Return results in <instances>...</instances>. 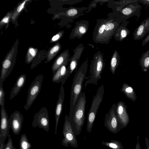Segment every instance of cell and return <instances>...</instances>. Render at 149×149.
I'll return each instance as SVG.
<instances>
[{"label":"cell","mask_w":149,"mask_h":149,"mask_svg":"<svg viewBox=\"0 0 149 149\" xmlns=\"http://www.w3.org/2000/svg\"><path fill=\"white\" fill-rule=\"evenodd\" d=\"M122 22L116 17L111 18L98 19L93 34L94 42L101 44H108Z\"/></svg>","instance_id":"cell-1"},{"label":"cell","mask_w":149,"mask_h":149,"mask_svg":"<svg viewBox=\"0 0 149 149\" xmlns=\"http://www.w3.org/2000/svg\"><path fill=\"white\" fill-rule=\"evenodd\" d=\"M88 66V60L86 59L74 75L72 84L70 101V118L74 114L78 98L82 93L83 85Z\"/></svg>","instance_id":"cell-2"},{"label":"cell","mask_w":149,"mask_h":149,"mask_svg":"<svg viewBox=\"0 0 149 149\" xmlns=\"http://www.w3.org/2000/svg\"><path fill=\"white\" fill-rule=\"evenodd\" d=\"M86 103L85 92L79 96L73 116L69 120L75 136L80 134L85 120V109Z\"/></svg>","instance_id":"cell-3"},{"label":"cell","mask_w":149,"mask_h":149,"mask_svg":"<svg viewBox=\"0 0 149 149\" xmlns=\"http://www.w3.org/2000/svg\"><path fill=\"white\" fill-rule=\"evenodd\" d=\"M105 61L103 54L100 50L94 55L90 65L89 75L88 79L85 82L84 88L87 85L92 84L96 85L101 78V74L104 70Z\"/></svg>","instance_id":"cell-4"},{"label":"cell","mask_w":149,"mask_h":149,"mask_svg":"<svg viewBox=\"0 0 149 149\" xmlns=\"http://www.w3.org/2000/svg\"><path fill=\"white\" fill-rule=\"evenodd\" d=\"M104 92V86L103 84L98 88L96 95L93 98L87 116L86 131L89 133H90L92 130L97 111L103 98Z\"/></svg>","instance_id":"cell-5"},{"label":"cell","mask_w":149,"mask_h":149,"mask_svg":"<svg viewBox=\"0 0 149 149\" xmlns=\"http://www.w3.org/2000/svg\"><path fill=\"white\" fill-rule=\"evenodd\" d=\"M44 76L37 75L31 84L28 89L26 104L24 106L26 111L31 107L40 91Z\"/></svg>","instance_id":"cell-6"},{"label":"cell","mask_w":149,"mask_h":149,"mask_svg":"<svg viewBox=\"0 0 149 149\" xmlns=\"http://www.w3.org/2000/svg\"><path fill=\"white\" fill-rule=\"evenodd\" d=\"M63 133L64 138L62 141V145L67 147L69 145L74 148L77 147L78 141L69 121V116L67 115L65 117Z\"/></svg>","instance_id":"cell-7"},{"label":"cell","mask_w":149,"mask_h":149,"mask_svg":"<svg viewBox=\"0 0 149 149\" xmlns=\"http://www.w3.org/2000/svg\"><path fill=\"white\" fill-rule=\"evenodd\" d=\"M116 103L112 105L108 112L105 115L104 125L110 132L116 134L122 129L116 111Z\"/></svg>","instance_id":"cell-8"},{"label":"cell","mask_w":149,"mask_h":149,"mask_svg":"<svg viewBox=\"0 0 149 149\" xmlns=\"http://www.w3.org/2000/svg\"><path fill=\"white\" fill-rule=\"evenodd\" d=\"M139 2L133 3L124 7L117 12L116 17L121 20L122 22L127 21L128 19L134 16L137 17L136 21L141 15V10L142 6L140 4Z\"/></svg>","instance_id":"cell-9"},{"label":"cell","mask_w":149,"mask_h":149,"mask_svg":"<svg viewBox=\"0 0 149 149\" xmlns=\"http://www.w3.org/2000/svg\"><path fill=\"white\" fill-rule=\"evenodd\" d=\"M49 119L48 110L45 107H42L34 116L32 123L33 128L38 127L48 132L49 129Z\"/></svg>","instance_id":"cell-10"},{"label":"cell","mask_w":149,"mask_h":149,"mask_svg":"<svg viewBox=\"0 0 149 149\" xmlns=\"http://www.w3.org/2000/svg\"><path fill=\"white\" fill-rule=\"evenodd\" d=\"M14 49L11 50L2 63L0 76V83H3L10 74L14 65L15 58L13 57Z\"/></svg>","instance_id":"cell-11"},{"label":"cell","mask_w":149,"mask_h":149,"mask_svg":"<svg viewBox=\"0 0 149 149\" xmlns=\"http://www.w3.org/2000/svg\"><path fill=\"white\" fill-rule=\"evenodd\" d=\"M1 113L0 143H4L5 140L9 134L10 121L5 107H1Z\"/></svg>","instance_id":"cell-12"},{"label":"cell","mask_w":149,"mask_h":149,"mask_svg":"<svg viewBox=\"0 0 149 149\" xmlns=\"http://www.w3.org/2000/svg\"><path fill=\"white\" fill-rule=\"evenodd\" d=\"M116 111L118 121L122 129L126 127L129 122V117L125 102L120 101L116 104Z\"/></svg>","instance_id":"cell-13"},{"label":"cell","mask_w":149,"mask_h":149,"mask_svg":"<svg viewBox=\"0 0 149 149\" xmlns=\"http://www.w3.org/2000/svg\"><path fill=\"white\" fill-rule=\"evenodd\" d=\"M10 128L13 133L15 135L19 134L20 132L24 118L21 113L17 111H15L10 116L9 118Z\"/></svg>","instance_id":"cell-14"},{"label":"cell","mask_w":149,"mask_h":149,"mask_svg":"<svg viewBox=\"0 0 149 149\" xmlns=\"http://www.w3.org/2000/svg\"><path fill=\"white\" fill-rule=\"evenodd\" d=\"M89 26L88 21L82 20L77 21L76 23L70 36V38L73 39L75 38L78 39L81 38L87 32Z\"/></svg>","instance_id":"cell-15"},{"label":"cell","mask_w":149,"mask_h":149,"mask_svg":"<svg viewBox=\"0 0 149 149\" xmlns=\"http://www.w3.org/2000/svg\"><path fill=\"white\" fill-rule=\"evenodd\" d=\"M84 48L83 44L81 43L73 50L74 54L70 58V65L67 68L70 75L77 67L79 61Z\"/></svg>","instance_id":"cell-16"},{"label":"cell","mask_w":149,"mask_h":149,"mask_svg":"<svg viewBox=\"0 0 149 149\" xmlns=\"http://www.w3.org/2000/svg\"><path fill=\"white\" fill-rule=\"evenodd\" d=\"M149 32V17L143 20L133 32V38L135 40H141Z\"/></svg>","instance_id":"cell-17"},{"label":"cell","mask_w":149,"mask_h":149,"mask_svg":"<svg viewBox=\"0 0 149 149\" xmlns=\"http://www.w3.org/2000/svg\"><path fill=\"white\" fill-rule=\"evenodd\" d=\"M65 97L64 89L63 86L61 85L60 92L55 109V126L54 134L57 133V128L60 116L62 113Z\"/></svg>","instance_id":"cell-18"},{"label":"cell","mask_w":149,"mask_h":149,"mask_svg":"<svg viewBox=\"0 0 149 149\" xmlns=\"http://www.w3.org/2000/svg\"><path fill=\"white\" fill-rule=\"evenodd\" d=\"M64 64L61 66L52 76V81L54 83H61V85L63 86L70 75L68 72L67 66Z\"/></svg>","instance_id":"cell-19"},{"label":"cell","mask_w":149,"mask_h":149,"mask_svg":"<svg viewBox=\"0 0 149 149\" xmlns=\"http://www.w3.org/2000/svg\"><path fill=\"white\" fill-rule=\"evenodd\" d=\"M69 50H66L62 52L55 59L52 67V72L54 74L57 70L64 64L68 65L70 62Z\"/></svg>","instance_id":"cell-20"},{"label":"cell","mask_w":149,"mask_h":149,"mask_svg":"<svg viewBox=\"0 0 149 149\" xmlns=\"http://www.w3.org/2000/svg\"><path fill=\"white\" fill-rule=\"evenodd\" d=\"M130 21H126L121 23L118 28L113 38L122 42L130 33V31L127 27Z\"/></svg>","instance_id":"cell-21"},{"label":"cell","mask_w":149,"mask_h":149,"mask_svg":"<svg viewBox=\"0 0 149 149\" xmlns=\"http://www.w3.org/2000/svg\"><path fill=\"white\" fill-rule=\"evenodd\" d=\"M26 78V76L25 74H22L18 78L11 91L10 97V100H12L19 93L25 84Z\"/></svg>","instance_id":"cell-22"},{"label":"cell","mask_w":149,"mask_h":149,"mask_svg":"<svg viewBox=\"0 0 149 149\" xmlns=\"http://www.w3.org/2000/svg\"><path fill=\"white\" fill-rule=\"evenodd\" d=\"M120 91L123 92L128 98L134 102L135 101L136 96L132 87L126 83H124L122 85Z\"/></svg>","instance_id":"cell-23"},{"label":"cell","mask_w":149,"mask_h":149,"mask_svg":"<svg viewBox=\"0 0 149 149\" xmlns=\"http://www.w3.org/2000/svg\"><path fill=\"white\" fill-rule=\"evenodd\" d=\"M120 58L118 52L115 50L112 55L110 63V70L113 74L115 73L116 70L119 65Z\"/></svg>","instance_id":"cell-24"},{"label":"cell","mask_w":149,"mask_h":149,"mask_svg":"<svg viewBox=\"0 0 149 149\" xmlns=\"http://www.w3.org/2000/svg\"><path fill=\"white\" fill-rule=\"evenodd\" d=\"M139 64L143 72H147L149 69V49L143 53L139 60Z\"/></svg>","instance_id":"cell-25"},{"label":"cell","mask_w":149,"mask_h":149,"mask_svg":"<svg viewBox=\"0 0 149 149\" xmlns=\"http://www.w3.org/2000/svg\"><path fill=\"white\" fill-rule=\"evenodd\" d=\"M61 46L59 43H57L53 46L48 53L47 62L51 61L61 49Z\"/></svg>","instance_id":"cell-26"},{"label":"cell","mask_w":149,"mask_h":149,"mask_svg":"<svg viewBox=\"0 0 149 149\" xmlns=\"http://www.w3.org/2000/svg\"><path fill=\"white\" fill-rule=\"evenodd\" d=\"M102 145L112 149H123L121 143L118 140L111 139L110 142L102 141Z\"/></svg>","instance_id":"cell-27"},{"label":"cell","mask_w":149,"mask_h":149,"mask_svg":"<svg viewBox=\"0 0 149 149\" xmlns=\"http://www.w3.org/2000/svg\"><path fill=\"white\" fill-rule=\"evenodd\" d=\"M19 145L20 149H30L31 147V144L29 141L26 135L24 134L22 135Z\"/></svg>","instance_id":"cell-28"},{"label":"cell","mask_w":149,"mask_h":149,"mask_svg":"<svg viewBox=\"0 0 149 149\" xmlns=\"http://www.w3.org/2000/svg\"><path fill=\"white\" fill-rule=\"evenodd\" d=\"M37 49L29 48L28 50L26 57L25 61L27 64H29L33 61L37 52Z\"/></svg>","instance_id":"cell-29"},{"label":"cell","mask_w":149,"mask_h":149,"mask_svg":"<svg viewBox=\"0 0 149 149\" xmlns=\"http://www.w3.org/2000/svg\"><path fill=\"white\" fill-rule=\"evenodd\" d=\"M29 1V0H28L24 1L22 3H20L17 7L13 13L12 16V19L13 21L15 20L19 13L24 8L25 4L26 2Z\"/></svg>","instance_id":"cell-30"},{"label":"cell","mask_w":149,"mask_h":149,"mask_svg":"<svg viewBox=\"0 0 149 149\" xmlns=\"http://www.w3.org/2000/svg\"><path fill=\"white\" fill-rule=\"evenodd\" d=\"M3 83H0V104L1 107H5V92L4 91Z\"/></svg>","instance_id":"cell-31"},{"label":"cell","mask_w":149,"mask_h":149,"mask_svg":"<svg viewBox=\"0 0 149 149\" xmlns=\"http://www.w3.org/2000/svg\"><path fill=\"white\" fill-rule=\"evenodd\" d=\"M4 149H15L13 145V141L10 134L8 135V142L5 144Z\"/></svg>","instance_id":"cell-32"},{"label":"cell","mask_w":149,"mask_h":149,"mask_svg":"<svg viewBox=\"0 0 149 149\" xmlns=\"http://www.w3.org/2000/svg\"><path fill=\"white\" fill-rule=\"evenodd\" d=\"M78 13L77 9L75 8H72L68 10L66 12V14L70 17H73L76 16Z\"/></svg>","instance_id":"cell-33"},{"label":"cell","mask_w":149,"mask_h":149,"mask_svg":"<svg viewBox=\"0 0 149 149\" xmlns=\"http://www.w3.org/2000/svg\"><path fill=\"white\" fill-rule=\"evenodd\" d=\"M64 33L63 31L59 32L54 36L51 39V42H54L59 40L63 36Z\"/></svg>","instance_id":"cell-34"},{"label":"cell","mask_w":149,"mask_h":149,"mask_svg":"<svg viewBox=\"0 0 149 149\" xmlns=\"http://www.w3.org/2000/svg\"><path fill=\"white\" fill-rule=\"evenodd\" d=\"M11 15L10 14H7L1 20L0 22L1 25H3L4 24L7 23L9 20Z\"/></svg>","instance_id":"cell-35"},{"label":"cell","mask_w":149,"mask_h":149,"mask_svg":"<svg viewBox=\"0 0 149 149\" xmlns=\"http://www.w3.org/2000/svg\"><path fill=\"white\" fill-rule=\"evenodd\" d=\"M149 42V34L143 40L141 45L143 47Z\"/></svg>","instance_id":"cell-36"},{"label":"cell","mask_w":149,"mask_h":149,"mask_svg":"<svg viewBox=\"0 0 149 149\" xmlns=\"http://www.w3.org/2000/svg\"><path fill=\"white\" fill-rule=\"evenodd\" d=\"M139 3L144 5L149 6V0H139Z\"/></svg>","instance_id":"cell-37"},{"label":"cell","mask_w":149,"mask_h":149,"mask_svg":"<svg viewBox=\"0 0 149 149\" xmlns=\"http://www.w3.org/2000/svg\"><path fill=\"white\" fill-rule=\"evenodd\" d=\"M137 143L135 146V149H141L139 142V136L137 137Z\"/></svg>","instance_id":"cell-38"},{"label":"cell","mask_w":149,"mask_h":149,"mask_svg":"<svg viewBox=\"0 0 149 149\" xmlns=\"http://www.w3.org/2000/svg\"><path fill=\"white\" fill-rule=\"evenodd\" d=\"M145 140L147 149H149V140L146 137H145Z\"/></svg>","instance_id":"cell-39"},{"label":"cell","mask_w":149,"mask_h":149,"mask_svg":"<svg viewBox=\"0 0 149 149\" xmlns=\"http://www.w3.org/2000/svg\"><path fill=\"white\" fill-rule=\"evenodd\" d=\"M5 145L4 143L3 142L0 143V149H4Z\"/></svg>","instance_id":"cell-40"}]
</instances>
